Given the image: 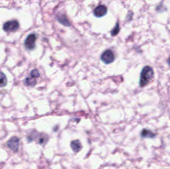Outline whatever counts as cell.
I'll return each mask as SVG.
<instances>
[{
  "mask_svg": "<svg viewBox=\"0 0 170 169\" xmlns=\"http://www.w3.org/2000/svg\"><path fill=\"white\" fill-rule=\"evenodd\" d=\"M155 135H156L155 133H154L153 132L148 130L144 129L141 131V136H142V138H155Z\"/></svg>",
  "mask_w": 170,
  "mask_h": 169,
  "instance_id": "9",
  "label": "cell"
},
{
  "mask_svg": "<svg viewBox=\"0 0 170 169\" xmlns=\"http://www.w3.org/2000/svg\"><path fill=\"white\" fill-rule=\"evenodd\" d=\"M19 142V138L17 136H13L8 141L7 145L11 150L14 151V152H16L18 149Z\"/></svg>",
  "mask_w": 170,
  "mask_h": 169,
  "instance_id": "5",
  "label": "cell"
},
{
  "mask_svg": "<svg viewBox=\"0 0 170 169\" xmlns=\"http://www.w3.org/2000/svg\"><path fill=\"white\" fill-rule=\"evenodd\" d=\"M38 133L35 130H33L29 133V135L27 136V139L29 142H31L34 141L37 138H38Z\"/></svg>",
  "mask_w": 170,
  "mask_h": 169,
  "instance_id": "13",
  "label": "cell"
},
{
  "mask_svg": "<svg viewBox=\"0 0 170 169\" xmlns=\"http://www.w3.org/2000/svg\"><path fill=\"white\" fill-rule=\"evenodd\" d=\"M7 84V79L3 73L0 72V87H3Z\"/></svg>",
  "mask_w": 170,
  "mask_h": 169,
  "instance_id": "12",
  "label": "cell"
},
{
  "mask_svg": "<svg viewBox=\"0 0 170 169\" xmlns=\"http://www.w3.org/2000/svg\"><path fill=\"white\" fill-rule=\"evenodd\" d=\"M120 31V28H119V23H117L116 25L114 26V29H112V30L111 31V35L112 36H114L118 34L119 32Z\"/></svg>",
  "mask_w": 170,
  "mask_h": 169,
  "instance_id": "14",
  "label": "cell"
},
{
  "mask_svg": "<svg viewBox=\"0 0 170 169\" xmlns=\"http://www.w3.org/2000/svg\"><path fill=\"white\" fill-rule=\"evenodd\" d=\"M102 62L106 65L112 63L115 60V56L112 51L109 49L106 50L102 54L100 57Z\"/></svg>",
  "mask_w": 170,
  "mask_h": 169,
  "instance_id": "2",
  "label": "cell"
},
{
  "mask_svg": "<svg viewBox=\"0 0 170 169\" xmlns=\"http://www.w3.org/2000/svg\"><path fill=\"white\" fill-rule=\"evenodd\" d=\"M38 144L41 145H44L46 144L49 139V136L47 134L44 133H42L38 135Z\"/></svg>",
  "mask_w": 170,
  "mask_h": 169,
  "instance_id": "8",
  "label": "cell"
},
{
  "mask_svg": "<svg viewBox=\"0 0 170 169\" xmlns=\"http://www.w3.org/2000/svg\"><path fill=\"white\" fill-rule=\"evenodd\" d=\"M167 63H168V65L170 66V57L169 58L168 60H167Z\"/></svg>",
  "mask_w": 170,
  "mask_h": 169,
  "instance_id": "16",
  "label": "cell"
},
{
  "mask_svg": "<svg viewBox=\"0 0 170 169\" xmlns=\"http://www.w3.org/2000/svg\"><path fill=\"white\" fill-rule=\"evenodd\" d=\"M19 27V23L16 20L7 21L4 24L3 29L6 32H15L18 29Z\"/></svg>",
  "mask_w": 170,
  "mask_h": 169,
  "instance_id": "3",
  "label": "cell"
},
{
  "mask_svg": "<svg viewBox=\"0 0 170 169\" xmlns=\"http://www.w3.org/2000/svg\"><path fill=\"white\" fill-rule=\"evenodd\" d=\"M57 20L60 23L63 24V25L66 26L67 27H69L71 26L70 22L68 21L65 15H61L57 17Z\"/></svg>",
  "mask_w": 170,
  "mask_h": 169,
  "instance_id": "10",
  "label": "cell"
},
{
  "mask_svg": "<svg viewBox=\"0 0 170 169\" xmlns=\"http://www.w3.org/2000/svg\"><path fill=\"white\" fill-rule=\"evenodd\" d=\"M31 75L32 78H37L40 77V74L38 70L37 69H34L31 71Z\"/></svg>",
  "mask_w": 170,
  "mask_h": 169,
  "instance_id": "15",
  "label": "cell"
},
{
  "mask_svg": "<svg viewBox=\"0 0 170 169\" xmlns=\"http://www.w3.org/2000/svg\"><path fill=\"white\" fill-rule=\"evenodd\" d=\"M37 81L32 77H27L24 80V84L27 86H34L36 84Z\"/></svg>",
  "mask_w": 170,
  "mask_h": 169,
  "instance_id": "11",
  "label": "cell"
},
{
  "mask_svg": "<svg viewBox=\"0 0 170 169\" xmlns=\"http://www.w3.org/2000/svg\"><path fill=\"white\" fill-rule=\"evenodd\" d=\"M108 9L104 5H100L97 7L94 10V15L95 17L98 18L103 17L106 15Z\"/></svg>",
  "mask_w": 170,
  "mask_h": 169,
  "instance_id": "6",
  "label": "cell"
},
{
  "mask_svg": "<svg viewBox=\"0 0 170 169\" xmlns=\"http://www.w3.org/2000/svg\"><path fill=\"white\" fill-rule=\"evenodd\" d=\"M37 40V36L35 34L32 33L29 34L27 38H26L24 45L26 48L28 50H32L34 49L35 47V41Z\"/></svg>",
  "mask_w": 170,
  "mask_h": 169,
  "instance_id": "4",
  "label": "cell"
},
{
  "mask_svg": "<svg viewBox=\"0 0 170 169\" xmlns=\"http://www.w3.org/2000/svg\"><path fill=\"white\" fill-rule=\"evenodd\" d=\"M154 73L150 66H145L142 70L140 78V86L141 87L146 86L153 78Z\"/></svg>",
  "mask_w": 170,
  "mask_h": 169,
  "instance_id": "1",
  "label": "cell"
},
{
  "mask_svg": "<svg viewBox=\"0 0 170 169\" xmlns=\"http://www.w3.org/2000/svg\"><path fill=\"white\" fill-rule=\"evenodd\" d=\"M70 146L73 151L75 153L79 152L82 149V144L79 140L72 141L71 143Z\"/></svg>",
  "mask_w": 170,
  "mask_h": 169,
  "instance_id": "7",
  "label": "cell"
}]
</instances>
